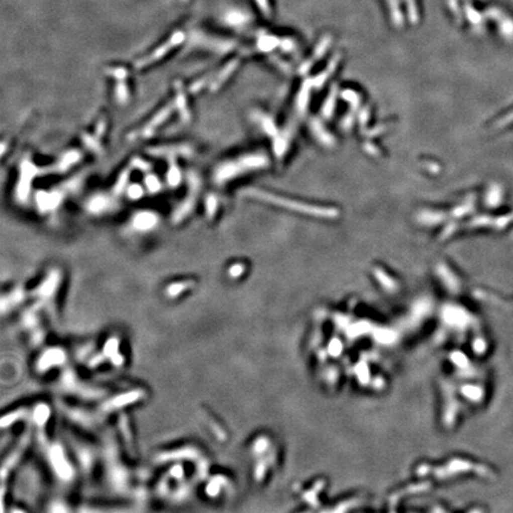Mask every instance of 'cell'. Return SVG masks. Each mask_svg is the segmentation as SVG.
Returning a JSON list of instances; mask_svg holds the SVG:
<instances>
[{"instance_id": "6da1fadb", "label": "cell", "mask_w": 513, "mask_h": 513, "mask_svg": "<svg viewBox=\"0 0 513 513\" xmlns=\"http://www.w3.org/2000/svg\"><path fill=\"white\" fill-rule=\"evenodd\" d=\"M487 16L491 18H494L499 23L502 35H505L508 38L513 37V21L511 18H508L507 16L504 15L501 11H499L498 9H489L487 11Z\"/></svg>"}, {"instance_id": "7a4b0ae2", "label": "cell", "mask_w": 513, "mask_h": 513, "mask_svg": "<svg viewBox=\"0 0 513 513\" xmlns=\"http://www.w3.org/2000/svg\"><path fill=\"white\" fill-rule=\"evenodd\" d=\"M466 15L472 24H479V23L481 22V15L473 9L469 0H466Z\"/></svg>"}]
</instances>
